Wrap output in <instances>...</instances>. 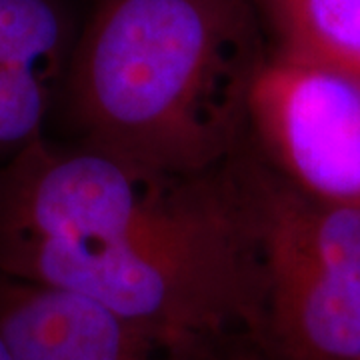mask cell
<instances>
[{
    "label": "cell",
    "instance_id": "1",
    "mask_svg": "<svg viewBox=\"0 0 360 360\" xmlns=\"http://www.w3.org/2000/svg\"><path fill=\"white\" fill-rule=\"evenodd\" d=\"M0 274L179 335L250 336L260 276L236 158L174 174L42 136L0 165Z\"/></svg>",
    "mask_w": 360,
    "mask_h": 360
},
{
    "label": "cell",
    "instance_id": "2",
    "mask_svg": "<svg viewBox=\"0 0 360 360\" xmlns=\"http://www.w3.org/2000/svg\"><path fill=\"white\" fill-rule=\"evenodd\" d=\"M266 54L252 0H92L58 84L70 144L174 174L226 167Z\"/></svg>",
    "mask_w": 360,
    "mask_h": 360
},
{
    "label": "cell",
    "instance_id": "3",
    "mask_svg": "<svg viewBox=\"0 0 360 360\" xmlns=\"http://www.w3.org/2000/svg\"><path fill=\"white\" fill-rule=\"evenodd\" d=\"M236 168L260 276L250 338L276 360H359L360 208L304 196L248 146Z\"/></svg>",
    "mask_w": 360,
    "mask_h": 360
},
{
    "label": "cell",
    "instance_id": "4",
    "mask_svg": "<svg viewBox=\"0 0 360 360\" xmlns=\"http://www.w3.org/2000/svg\"><path fill=\"white\" fill-rule=\"evenodd\" d=\"M246 146L304 196L360 208V80L269 49Z\"/></svg>",
    "mask_w": 360,
    "mask_h": 360
},
{
    "label": "cell",
    "instance_id": "5",
    "mask_svg": "<svg viewBox=\"0 0 360 360\" xmlns=\"http://www.w3.org/2000/svg\"><path fill=\"white\" fill-rule=\"evenodd\" d=\"M0 336L13 360H210L219 340L127 321L86 298L2 274Z\"/></svg>",
    "mask_w": 360,
    "mask_h": 360
},
{
    "label": "cell",
    "instance_id": "6",
    "mask_svg": "<svg viewBox=\"0 0 360 360\" xmlns=\"http://www.w3.org/2000/svg\"><path fill=\"white\" fill-rule=\"evenodd\" d=\"M269 49L360 80V0H252Z\"/></svg>",
    "mask_w": 360,
    "mask_h": 360
},
{
    "label": "cell",
    "instance_id": "7",
    "mask_svg": "<svg viewBox=\"0 0 360 360\" xmlns=\"http://www.w3.org/2000/svg\"><path fill=\"white\" fill-rule=\"evenodd\" d=\"M77 32L58 0H0V68L60 84Z\"/></svg>",
    "mask_w": 360,
    "mask_h": 360
},
{
    "label": "cell",
    "instance_id": "8",
    "mask_svg": "<svg viewBox=\"0 0 360 360\" xmlns=\"http://www.w3.org/2000/svg\"><path fill=\"white\" fill-rule=\"evenodd\" d=\"M54 90L37 72L0 68V165L44 136Z\"/></svg>",
    "mask_w": 360,
    "mask_h": 360
},
{
    "label": "cell",
    "instance_id": "9",
    "mask_svg": "<svg viewBox=\"0 0 360 360\" xmlns=\"http://www.w3.org/2000/svg\"><path fill=\"white\" fill-rule=\"evenodd\" d=\"M210 360H276L246 335H229L219 338Z\"/></svg>",
    "mask_w": 360,
    "mask_h": 360
},
{
    "label": "cell",
    "instance_id": "10",
    "mask_svg": "<svg viewBox=\"0 0 360 360\" xmlns=\"http://www.w3.org/2000/svg\"><path fill=\"white\" fill-rule=\"evenodd\" d=\"M0 360H13L11 352H8V348H6L4 340H2V336H0Z\"/></svg>",
    "mask_w": 360,
    "mask_h": 360
},
{
    "label": "cell",
    "instance_id": "11",
    "mask_svg": "<svg viewBox=\"0 0 360 360\" xmlns=\"http://www.w3.org/2000/svg\"><path fill=\"white\" fill-rule=\"evenodd\" d=\"M359 360H360V359H359Z\"/></svg>",
    "mask_w": 360,
    "mask_h": 360
}]
</instances>
